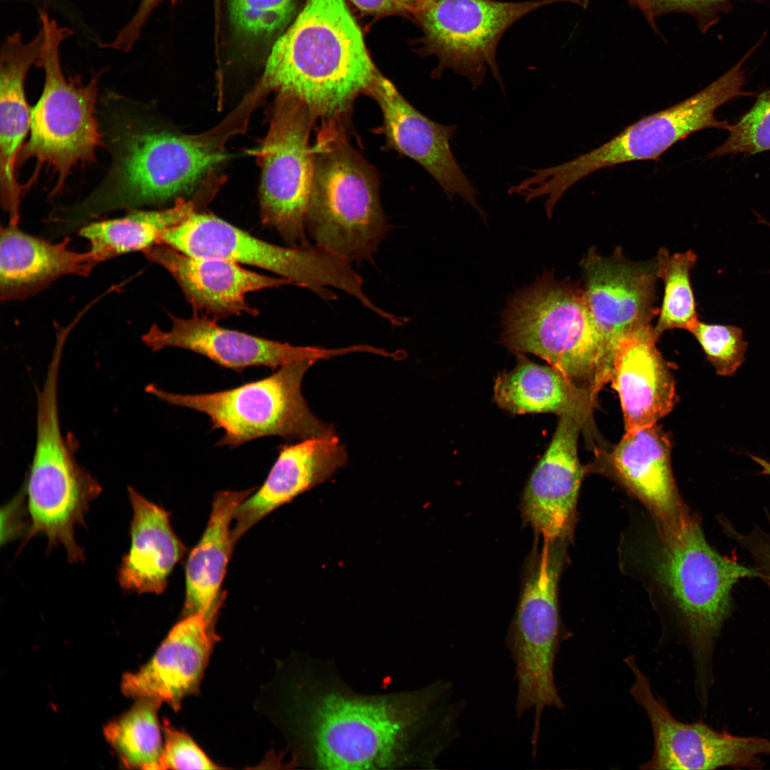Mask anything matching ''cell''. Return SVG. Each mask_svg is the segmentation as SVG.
I'll return each mask as SVG.
<instances>
[{"mask_svg":"<svg viewBox=\"0 0 770 770\" xmlns=\"http://www.w3.org/2000/svg\"><path fill=\"white\" fill-rule=\"evenodd\" d=\"M255 489L216 493L207 527L187 561L182 618L199 615L214 628L222 600L220 587L235 545L230 523L237 507Z\"/></svg>","mask_w":770,"mask_h":770,"instance_id":"f1b7e54d","label":"cell"},{"mask_svg":"<svg viewBox=\"0 0 770 770\" xmlns=\"http://www.w3.org/2000/svg\"><path fill=\"white\" fill-rule=\"evenodd\" d=\"M629 4L639 9L645 15L647 21L649 19V11L645 0H627Z\"/></svg>","mask_w":770,"mask_h":770,"instance_id":"60d3db41","label":"cell"},{"mask_svg":"<svg viewBox=\"0 0 770 770\" xmlns=\"http://www.w3.org/2000/svg\"><path fill=\"white\" fill-rule=\"evenodd\" d=\"M38 13L44 44L37 66L43 69L44 85L31 110L30 138L18 160L22 163L34 158L38 165L51 167L57 176L53 189L57 192L74 166L94 159L101 143L96 117L98 76L87 84L65 76L59 49L73 31L60 26L46 10L39 9Z\"/></svg>","mask_w":770,"mask_h":770,"instance_id":"7c38bea8","label":"cell"},{"mask_svg":"<svg viewBox=\"0 0 770 770\" xmlns=\"http://www.w3.org/2000/svg\"><path fill=\"white\" fill-rule=\"evenodd\" d=\"M365 94L374 98L381 111L383 123L376 131L385 136L386 147L416 162L437 182L448 200L459 196L485 219L477 202V190L451 150L457 126L441 124L424 115L379 71Z\"/></svg>","mask_w":770,"mask_h":770,"instance_id":"2e32d148","label":"cell"},{"mask_svg":"<svg viewBox=\"0 0 770 770\" xmlns=\"http://www.w3.org/2000/svg\"><path fill=\"white\" fill-rule=\"evenodd\" d=\"M197 199L178 197L173 206L160 210H130L125 216L91 222L79 230L99 263L119 255L143 251L158 244L166 230L197 211Z\"/></svg>","mask_w":770,"mask_h":770,"instance_id":"f546056e","label":"cell"},{"mask_svg":"<svg viewBox=\"0 0 770 770\" xmlns=\"http://www.w3.org/2000/svg\"><path fill=\"white\" fill-rule=\"evenodd\" d=\"M152 262L164 267L175 279L193 312L219 320L259 312L246 300L248 293L294 284L283 277L261 274L233 261L192 256L164 243L143 252Z\"/></svg>","mask_w":770,"mask_h":770,"instance_id":"ffe728a7","label":"cell"},{"mask_svg":"<svg viewBox=\"0 0 770 770\" xmlns=\"http://www.w3.org/2000/svg\"><path fill=\"white\" fill-rule=\"evenodd\" d=\"M581 1L423 0L413 17L423 34L419 52L437 58L438 64L431 73L433 78L451 69L476 88L489 71L503 91L497 48L505 32L542 6Z\"/></svg>","mask_w":770,"mask_h":770,"instance_id":"4fadbf2b","label":"cell"},{"mask_svg":"<svg viewBox=\"0 0 770 770\" xmlns=\"http://www.w3.org/2000/svg\"><path fill=\"white\" fill-rule=\"evenodd\" d=\"M231 23L241 35L265 38L283 31L298 0H228Z\"/></svg>","mask_w":770,"mask_h":770,"instance_id":"d6a6232c","label":"cell"},{"mask_svg":"<svg viewBox=\"0 0 770 770\" xmlns=\"http://www.w3.org/2000/svg\"><path fill=\"white\" fill-rule=\"evenodd\" d=\"M170 318L173 325L169 330L155 324L143 335V342L153 351L168 346L188 349L237 372L249 366L275 370L297 360L318 361L356 351L354 345L338 349L294 346L222 327L217 320L195 312L188 319L172 314Z\"/></svg>","mask_w":770,"mask_h":770,"instance_id":"ac0fdd59","label":"cell"},{"mask_svg":"<svg viewBox=\"0 0 770 770\" xmlns=\"http://www.w3.org/2000/svg\"><path fill=\"white\" fill-rule=\"evenodd\" d=\"M349 120H321L312 145L314 175L306 230L314 244L350 262H373L391 229L377 172L349 142Z\"/></svg>","mask_w":770,"mask_h":770,"instance_id":"277c9868","label":"cell"},{"mask_svg":"<svg viewBox=\"0 0 770 770\" xmlns=\"http://www.w3.org/2000/svg\"><path fill=\"white\" fill-rule=\"evenodd\" d=\"M465 707L451 681L364 693L333 659L298 651L277 662L257 702L289 764L313 769H435L459 736Z\"/></svg>","mask_w":770,"mask_h":770,"instance_id":"6da1fadb","label":"cell"},{"mask_svg":"<svg viewBox=\"0 0 770 770\" xmlns=\"http://www.w3.org/2000/svg\"><path fill=\"white\" fill-rule=\"evenodd\" d=\"M379 72L345 0H307L268 56L258 91H288L317 120L349 119Z\"/></svg>","mask_w":770,"mask_h":770,"instance_id":"7a4b0ae2","label":"cell"},{"mask_svg":"<svg viewBox=\"0 0 770 770\" xmlns=\"http://www.w3.org/2000/svg\"><path fill=\"white\" fill-rule=\"evenodd\" d=\"M162 702L140 698L104 730L108 742L128 768L161 769L163 749L158 710Z\"/></svg>","mask_w":770,"mask_h":770,"instance_id":"4dcf8cb0","label":"cell"},{"mask_svg":"<svg viewBox=\"0 0 770 770\" xmlns=\"http://www.w3.org/2000/svg\"><path fill=\"white\" fill-rule=\"evenodd\" d=\"M625 662L635 677L630 693L645 710L652 729L654 748L643 769H715L722 766L760 767L759 756L770 755V739L718 732L702 722L682 723L656 699L647 677L635 657Z\"/></svg>","mask_w":770,"mask_h":770,"instance_id":"9a60e30c","label":"cell"},{"mask_svg":"<svg viewBox=\"0 0 770 770\" xmlns=\"http://www.w3.org/2000/svg\"><path fill=\"white\" fill-rule=\"evenodd\" d=\"M671 442L657 424L626 432L603 453L606 470L650 510L659 528L674 530L692 515L678 493Z\"/></svg>","mask_w":770,"mask_h":770,"instance_id":"44dd1931","label":"cell"},{"mask_svg":"<svg viewBox=\"0 0 770 770\" xmlns=\"http://www.w3.org/2000/svg\"><path fill=\"white\" fill-rule=\"evenodd\" d=\"M113 114L107 123L112 164L99 186L68 209L78 225L118 209L166 201L188 191L226 158L207 137L145 127L130 110Z\"/></svg>","mask_w":770,"mask_h":770,"instance_id":"3957f363","label":"cell"},{"mask_svg":"<svg viewBox=\"0 0 770 770\" xmlns=\"http://www.w3.org/2000/svg\"><path fill=\"white\" fill-rule=\"evenodd\" d=\"M717 374H734L745 360L748 343L741 328L698 321L689 330Z\"/></svg>","mask_w":770,"mask_h":770,"instance_id":"e575fe53","label":"cell"},{"mask_svg":"<svg viewBox=\"0 0 770 770\" xmlns=\"http://www.w3.org/2000/svg\"><path fill=\"white\" fill-rule=\"evenodd\" d=\"M216 639L214 628L202 616L183 617L151 659L137 672L124 676L123 692L166 702L178 711L186 697L199 691Z\"/></svg>","mask_w":770,"mask_h":770,"instance_id":"7402d4cb","label":"cell"},{"mask_svg":"<svg viewBox=\"0 0 770 770\" xmlns=\"http://www.w3.org/2000/svg\"><path fill=\"white\" fill-rule=\"evenodd\" d=\"M501 342L515 354L540 356L597 397L610 381L602 340L582 287L558 281L551 272L510 298Z\"/></svg>","mask_w":770,"mask_h":770,"instance_id":"5b68a950","label":"cell"},{"mask_svg":"<svg viewBox=\"0 0 770 770\" xmlns=\"http://www.w3.org/2000/svg\"><path fill=\"white\" fill-rule=\"evenodd\" d=\"M755 560L757 567L766 576L767 582L770 583V536L759 545Z\"/></svg>","mask_w":770,"mask_h":770,"instance_id":"ab89813d","label":"cell"},{"mask_svg":"<svg viewBox=\"0 0 770 770\" xmlns=\"http://www.w3.org/2000/svg\"><path fill=\"white\" fill-rule=\"evenodd\" d=\"M160 243L192 256L222 258L262 268L309 289L325 301L337 298L327 288L331 287L355 298L367 309L374 307L351 263L315 244L274 245L212 214L197 211L163 232Z\"/></svg>","mask_w":770,"mask_h":770,"instance_id":"30bf717a","label":"cell"},{"mask_svg":"<svg viewBox=\"0 0 770 770\" xmlns=\"http://www.w3.org/2000/svg\"><path fill=\"white\" fill-rule=\"evenodd\" d=\"M658 533L655 580L688 630L695 657L702 659L730 612L734 585L764 576L713 549L694 515L676 529L658 528Z\"/></svg>","mask_w":770,"mask_h":770,"instance_id":"9c48e42d","label":"cell"},{"mask_svg":"<svg viewBox=\"0 0 770 770\" xmlns=\"http://www.w3.org/2000/svg\"><path fill=\"white\" fill-rule=\"evenodd\" d=\"M734 0H645L649 11L648 23L657 31L655 19L669 13H685L692 16L698 28L707 32L719 21L722 14L732 9ZM770 1V0H747Z\"/></svg>","mask_w":770,"mask_h":770,"instance_id":"d590c367","label":"cell"},{"mask_svg":"<svg viewBox=\"0 0 770 770\" xmlns=\"http://www.w3.org/2000/svg\"><path fill=\"white\" fill-rule=\"evenodd\" d=\"M44 34L41 27L36 36L24 41L16 31L7 36L0 58V190L1 201L9 218L19 217L21 188L16 166L22 143L30 128L31 111L24 83L34 65L42 56Z\"/></svg>","mask_w":770,"mask_h":770,"instance_id":"d4e9b609","label":"cell"},{"mask_svg":"<svg viewBox=\"0 0 770 770\" xmlns=\"http://www.w3.org/2000/svg\"><path fill=\"white\" fill-rule=\"evenodd\" d=\"M517 355L513 369L496 379L493 391L498 405L512 414L568 416L578 421L586 434L592 431L597 396L555 367L534 363L523 354Z\"/></svg>","mask_w":770,"mask_h":770,"instance_id":"83f0119b","label":"cell"},{"mask_svg":"<svg viewBox=\"0 0 770 770\" xmlns=\"http://www.w3.org/2000/svg\"><path fill=\"white\" fill-rule=\"evenodd\" d=\"M68 240L52 243L21 230L9 222L0 233L1 300L24 299L59 277L88 276L98 263L89 250L69 249Z\"/></svg>","mask_w":770,"mask_h":770,"instance_id":"484cf974","label":"cell"},{"mask_svg":"<svg viewBox=\"0 0 770 770\" xmlns=\"http://www.w3.org/2000/svg\"><path fill=\"white\" fill-rule=\"evenodd\" d=\"M161 769H216V765L185 732L164 720Z\"/></svg>","mask_w":770,"mask_h":770,"instance_id":"8d00e7d4","label":"cell"},{"mask_svg":"<svg viewBox=\"0 0 770 770\" xmlns=\"http://www.w3.org/2000/svg\"><path fill=\"white\" fill-rule=\"evenodd\" d=\"M265 483L237 507L231 530L235 543L256 523L331 477L347 461L344 447L333 433L282 445Z\"/></svg>","mask_w":770,"mask_h":770,"instance_id":"cb8c5ba5","label":"cell"},{"mask_svg":"<svg viewBox=\"0 0 770 770\" xmlns=\"http://www.w3.org/2000/svg\"><path fill=\"white\" fill-rule=\"evenodd\" d=\"M747 52L733 67L709 86L685 100L645 115L625 128L609 141L563 163L530 170L523 180L528 197H546L545 212L553 210L573 185L603 168L640 160H656L678 141L707 128L729 130L731 124L719 120L715 113L726 103L745 91L744 62Z\"/></svg>","mask_w":770,"mask_h":770,"instance_id":"8992f818","label":"cell"},{"mask_svg":"<svg viewBox=\"0 0 770 770\" xmlns=\"http://www.w3.org/2000/svg\"><path fill=\"white\" fill-rule=\"evenodd\" d=\"M133 509L130 546L118 570L122 590L129 593L160 594L185 547L174 533L170 513L128 487Z\"/></svg>","mask_w":770,"mask_h":770,"instance_id":"4316f807","label":"cell"},{"mask_svg":"<svg viewBox=\"0 0 770 770\" xmlns=\"http://www.w3.org/2000/svg\"><path fill=\"white\" fill-rule=\"evenodd\" d=\"M651 324L625 335L615 349L610 380L617 391L626 432L657 424L677 396L669 367L659 351Z\"/></svg>","mask_w":770,"mask_h":770,"instance_id":"603a6c76","label":"cell"},{"mask_svg":"<svg viewBox=\"0 0 770 770\" xmlns=\"http://www.w3.org/2000/svg\"><path fill=\"white\" fill-rule=\"evenodd\" d=\"M316 361H294L260 380L214 393L174 394L153 384L145 391L170 404L205 414L213 429L224 430L217 446L235 448L270 436L304 440L334 432L312 414L302 394L304 375Z\"/></svg>","mask_w":770,"mask_h":770,"instance_id":"8fae6325","label":"cell"},{"mask_svg":"<svg viewBox=\"0 0 770 770\" xmlns=\"http://www.w3.org/2000/svg\"><path fill=\"white\" fill-rule=\"evenodd\" d=\"M161 1L140 0L130 21L120 29L112 41L102 44L101 47L123 52L130 51L138 40L150 15Z\"/></svg>","mask_w":770,"mask_h":770,"instance_id":"74e56055","label":"cell"},{"mask_svg":"<svg viewBox=\"0 0 770 770\" xmlns=\"http://www.w3.org/2000/svg\"><path fill=\"white\" fill-rule=\"evenodd\" d=\"M568 542L544 541L526 559L518 603L505 637L517 681L515 714L520 718L534 712L533 741H538L544 709L565 707L554 667L563 634L558 590Z\"/></svg>","mask_w":770,"mask_h":770,"instance_id":"52a82bcc","label":"cell"},{"mask_svg":"<svg viewBox=\"0 0 770 770\" xmlns=\"http://www.w3.org/2000/svg\"><path fill=\"white\" fill-rule=\"evenodd\" d=\"M758 221L760 223L766 224V225H767L768 226L770 227V222H769L768 221H766V220H764V218H762L760 216L759 217L758 216Z\"/></svg>","mask_w":770,"mask_h":770,"instance_id":"b9f144b4","label":"cell"},{"mask_svg":"<svg viewBox=\"0 0 770 770\" xmlns=\"http://www.w3.org/2000/svg\"><path fill=\"white\" fill-rule=\"evenodd\" d=\"M60 366L51 363L38 394L36 441L24 486L29 525L26 543L45 535L48 548L61 544L70 562L84 559L75 540V528L85 525L90 503L101 491L96 479L76 460L74 443L61 433L58 406Z\"/></svg>","mask_w":770,"mask_h":770,"instance_id":"ba28073f","label":"cell"},{"mask_svg":"<svg viewBox=\"0 0 770 770\" xmlns=\"http://www.w3.org/2000/svg\"><path fill=\"white\" fill-rule=\"evenodd\" d=\"M316 121L301 98L278 91L269 131L255 152L262 168V222L276 230L288 246L309 244L306 217L314 175L309 135Z\"/></svg>","mask_w":770,"mask_h":770,"instance_id":"5bb4252c","label":"cell"},{"mask_svg":"<svg viewBox=\"0 0 770 770\" xmlns=\"http://www.w3.org/2000/svg\"><path fill=\"white\" fill-rule=\"evenodd\" d=\"M727 139L708 158L770 150V89L759 93L751 108L731 124Z\"/></svg>","mask_w":770,"mask_h":770,"instance_id":"836d02e7","label":"cell"},{"mask_svg":"<svg viewBox=\"0 0 770 770\" xmlns=\"http://www.w3.org/2000/svg\"><path fill=\"white\" fill-rule=\"evenodd\" d=\"M362 14L376 17L415 15L423 0H349Z\"/></svg>","mask_w":770,"mask_h":770,"instance_id":"f35d334b","label":"cell"},{"mask_svg":"<svg viewBox=\"0 0 770 770\" xmlns=\"http://www.w3.org/2000/svg\"><path fill=\"white\" fill-rule=\"evenodd\" d=\"M582 430V425L574 419L560 416L549 446L523 491V518L538 536H543V541H568L573 537L585 473L578 454Z\"/></svg>","mask_w":770,"mask_h":770,"instance_id":"d6986e66","label":"cell"},{"mask_svg":"<svg viewBox=\"0 0 770 770\" xmlns=\"http://www.w3.org/2000/svg\"><path fill=\"white\" fill-rule=\"evenodd\" d=\"M697 262L692 250L670 255L662 248L656 258L657 275L664 282V297L654 333L680 329L689 332L699 321L690 272Z\"/></svg>","mask_w":770,"mask_h":770,"instance_id":"1f68e13d","label":"cell"},{"mask_svg":"<svg viewBox=\"0 0 770 770\" xmlns=\"http://www.w3.org/2000/svg\"><path fill=\"white\" fill-rule=\"evenodd\" d=\"M582 287L590 312L601 336L606 363L611 371L615 349L627 334L651 324L659 309L656 294V260L632 262L620 252L604 257L593 248L582 261Z\"/></svg>","mask_w":770,"mask_h":770,"instance_id":"e0dca14e","label":"cell"}]
</instances>
